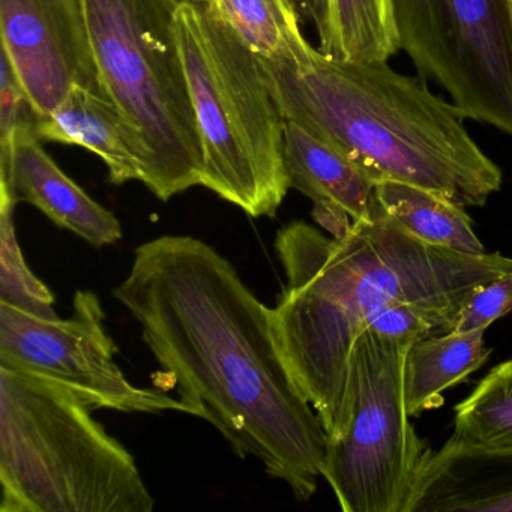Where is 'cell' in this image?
Returning a JSON list of instances; mask_svg holds the SVG:
<instances>
[{
  "label": "cell",
  "instance_id": "cell-1",
  "mask_svg": "<svg viewBox=\"0 0 512 512\" xmlns=\"http://www.w3.org/2000/svg\"><path fill=\"white\" fill-rule=\"evenodd\" d=\"M113 296L139 323L190 415L308 502L322 476L328 434L284 362L271 308L235 266L193 236H160L136 248Z\"/></svg>",
  "mask_w": 512,
  "mask_h": 512
},
{
  "label": "cell",
  "instance_id": "cell-2",
  "mask_svg": "<svg viewBox=\"0 0 512 512\" xmlns=\"http://www.w3.org/2000/svg\"><path fill=\"white\" fill-rule=\"evenodd\" d=\"M275 253L286 286L271 308L272 331L328 439L343 427L350 350L380 310L406 302L451 332L467 299L512 269L499 253L425 244L385 211L353 221L340 239L292 221L278 230Z\"/></svg>",
  "mask_w": 512,
  "mask_h": 512
},
{
  "label": "cell",
  "instance_id": "cell-3",
  "mask_svg": "<svg viewBox=\"0 0 512 512\" xmlns=\"http://www.w3.org/2000/svg\"><path fill=\"white\" fill-rule=\"evenodd\" d=\"M257 61L284 119L343 151L376 184L416 185L463 208L484 206L502 188V170L466 118L421 76L388 62L343 61L311 44L293 58Z\"/></svg>",
  "mask_w": 512,
  "mask_h": 512
},
{
  "label": "cell",
  "instance_id": "cell-4",
  "mask_svg": "<svg viewBox=\"0 0 512 512\" xmlns=\"http://www.w3.org/2000/svg\"><path fill=\"white\" fill-rule=\"evenodd\" d=\"M91 400L0 365V512H152L127 448L92 418Z\"/></svg>",
  "mask_w": 512,
  "mask_h": 512
},
{
  "label": "cell",
  "instance_id": "cell-5",
  "mask_svg": "<svg viewBox=\"0 0 512 512\" xmlns=\"http://www.w3.org/2000/svg\"><path fill=\"white\" fill-rule=\"evenodd\" d=\"M202 145V184L253 218L277 217L290 190L284 116L257 56L208 2L173 17Z\"/></svg>",
  "mask_w": 512,
  "mask_h": 512
},
{
  "label": "cell",
  "instance_id": "cell-6",
  "mask_svg": "<svg viewBox=\"0 0 512 512\" xmlns=\"http://www.w3.org/2000/svg\"><path fill=\"white\" fill-rule=\"evenodd\" d=\"M184 0H82L101 91L137 131L146 187L169 202L202 184L196 113L173 17Z\"/></svg>",
  "mask_w": 512,
  "mask_h": 512
},
{
  "label": "cell",
  "instance_id": "cell-7",
  "mask_svg": "<svg viewBox=\"0 0 512 512\" xmlns=\"http://www.w3.org/2000/svg\"><path fill=\"white\" fill-rule=\"evenodd\" d=\"M415 341L367 328L350 350L343 427L328 439L322 466L341 511L406 512L430 452L404 400V364Z\"/></svg>",
  "mask_w": 512,
  "mask_h": 512
},
{
  "label": "cell",
  "instance_id": "cell-8",
  "mask_svg": "<svg viewBox=\"0 0 512 512\" xmlns=\"http://www.w3.org/2000/svg\"><path fill=\"white\" fill-rule=\"evenodd\" d=\"M398 47L466 119L512 137L508 0H391Z\"/></svg>",
  "mask_w": 512,
  "mask_h": 512
},
{
  "label": "cell",
  "instance_id": "cell-9",
  "mask_svg": "<svg viewBox=\"0 0 512 512\" xmlns=\"http://www.w3.org/2000/svg\"><path fill=\"white\" fill-rule=\"evenodd\" d=\"M104 320L100 298L91 290H77L68 319L35 316L0 302V365L68 386L95 409L190 415L181 398L127 379L116 364L119 349Z\"/></svg>",
  "mask_w": 512,
  "mask_h": 512
},
{
  "label": "cell",
  "instance_id": "cell-10",
  "mask_svg": "<svg viewBox=\"0 0 512 512\" xmlns=\"http://www.w3.org/2000/svg\"><path fill=\"white\" fill-rule=\"evenodd\" d=\"M0 38L38 115L76 86L103 94L82 0H0Z\"/></svg>",
  "mask_w": 512,
  "mask_h": 512
},
{
  "label": "cell",
  "instance_id": "cell-11",
  "mask_svg": "<svg viewBox=\"0 0 512 512\" xmlns=\"http://www.w3.org/2000/svg\"><path fill=\"white\" fill-rule=\"evenodd\" d=\"M0 191L43 212L92 247L122 239L121 221L76 184L41 146L32 125L17 131L11 161L0 167Z\"/></svg>",
  "mask_w": 512,
  "mask_h": 512
},
{
  "label": "cell",
  "instance_id": "cell-12",
  "mask_svg": "<svg viewBox=\"0 0 512 512\" xmlns=\"http://www.w3.org/2000/svg\"><path fill=\"white\" fill-rule=\"evenodd\" d=\"M41 142L88 149L109 169V181L124 185L149 178V157L137 131L121 110L98 91L76 86L50 115L34 127Z\"/></svg>",
  "mask_w": 512,
  "mask_h": 512
},
{
  "label": "cell",
  "instance_id": "cell-13",
  "mask_svg": "<svg viewBox=\"0 0 512 512\" xmlns=\"http://www.w3.org/2000/svg\"><path fill=\"white\" fill-rule=\"evenodd\" d=\"M406 512H512V455L430 449Z\"/></svg>",
  "mask_w": 512,
  "mask_h": 512
},
{
  "label": "cell",
  "instance_id": "cell-14",
  "mask_svg": "<svg viewBox=\"0 0 512 512\" xmlns=\"http://www.w3.org/2000/svg\"><path fill=\"white\" fill-rule=\"evenodd\" d=\"M283 148L289 187L314 205L343 209L353 221L371 220L383 211L376 182L331 143L284 119Z\"/></svg>",
  "mask_w": 512,
  "mask_h": 512
},
{
  "label": "cell",
  "instance_id": "cell-15",
  "mask_svg": "<svg viewBox=\"0 0 512 512\" xmlns=\"http://www.w3.org/2000/svg\"><path fill=\"white\" fill-rule=\"evenodd\" d=\"M487 329L446 332L415 341L404 364V400L409 416L439 409L445 403L443 392L463 382L488 361L485 346Z\"/></svg>",
  "mask_w": 512,
  "mask_h": 512
},
{
  "label": "cell",
  "instance_id": "cell-16",
  "mask_svg": "<svg viewBox=\"0 0 512 512\" xmlns=\"http://www.w3.org/2000/svg\"><path fill=\"white\" fill-rule=\"evenodd\" d=\"M376 196L389 217L425 244L472 256L487 253L466 208L452 200L398 181L377 182Z\"/></svg>",
  "mask_w": 512,
  "mask_h": 512
},
{
  "label": "cell",
  "instance_id": "cell-17",
  "mask_svg": "<svg viewBox=\"0 0 512 512\" xmlns=\"http://www.w3.org/2000/svg\"><path fill=\"white\" fill-rule=\"evenodd\" d=\"M448 443L485 454L512 455V359L491 368L455 406Z\"/></svg>",
  "mask_w": 512,
  "mask_h": 512
},
{
  "label": "cell",
  "instance_id": "cell-18",
  "mask_svg": "<svg viewBox=\"0 0 512 512\" xmlns=\"http://www.w3.org/2000/svg\"><path fill=\"white\" fill-rule=\"evenodd\" d=\"M323 53L350 62H388L398 38L391 0H329Z\"/></svg>",
  "mask_w": 512,
  "mask_h": 512
},
{
  "label": "cell",
  "instance_id": "cell-19",
  "mask_svg": "<svg viewBox=\"0 0 512 512\" xmlns=\"http://www.w3.org/2000/svg\"><path fill=\"white\" fill-rule=\"evenodd\" d=\"M211 5L257 58H293L310 44L290 0H212Z\"/></svg>",
  "mask_w": 512,
  "mask_h": 512
},
{
  "label": "cell",
  "instance_id": "cell-20",
  "mask_svg": "<svg viewBox=\"0 0 512 512\" xmlns=\"http://www.w3.org/2000/svg\"><path fill=\"white\" fill-rule=\"evenodd\" d=\"M17 200L0 191V302L40 317H58L55 295L26 263L17 239Z\"/></svg>",
  "mask_w": 512,
  "mask_h": 512
},
{
  "label": "cell",
  "instance_id": "cell-21",
  "mask_svg": "<svg viewBox=\"0 0 512 512\" xmlns=\"http://www.w3.org/2000/svg\"><path fill=\"white\" fill-rule=\"evenodd\" d=\"M38 115L5 53L0 58V166L11 161L17 131L38 122Z\"/></svg>",
  "mask_w": 512,
  "mask_h": 512
},
{
  "label": "cell",
  "instance_id": "cell-22",
  "mask_svg": "<svg viewBox=\"0 0 512 512\" xmlns=\"http://www.w3.org/2000/svg\"><path fill=\"white\" fill-rule=\"evenodd\" d=\"M512 311V269L473 293L461 308L457 331L487 329Z\"/></svg>",
  "mask_w": 512,
  "mask_h": 512
},
{
  "label": "cell",
  "instance_id": "cell-23",
  "mask_svg": "<svg viewBox=\"0 0 512 512\" xmlns=\"http://www.w3.org/2000/svg\"><path fill=\"white\" fill-rule=\"evenodd\" d=\"M302 26H313L320 41L328 29L329 0H290Z\"/></svg>",
  "mask_w": 512,
  "mask_h": 512
},
{
  "label": "cell",
  "instance_id": "cell-24",
  "mask_svg": "<svg viewBox=\"0 0 512 512\" xmlns=\"http://www.w3.org/2000/svg\"><path fill=\"white\" fill-rule=\"evenodd\" d=\"M311 215H313L314 221L335 239L346 236L353 226L350 215L343 209L334 208V206L314 205Z\"/></svg>",
  "mask_w": 512,
  "mask_h": 512
},
{
  "label": "cell",
  "instance_id": "cell-25",
  "mask_svg": "<svg viewBox=\"0 0 512 512\" xmlns=\"http://www.w3.org/2000/svg\"><path fill=\"white\" fill-rule=\"evenodd\" d=\"M509 4V10H511V16H512V0H508Z\"/></svg>",
  "mask_w": 512,
  "mask_h": 512
}]
</instances>
